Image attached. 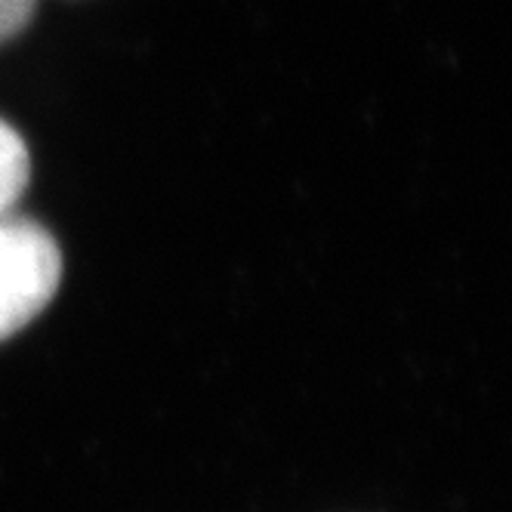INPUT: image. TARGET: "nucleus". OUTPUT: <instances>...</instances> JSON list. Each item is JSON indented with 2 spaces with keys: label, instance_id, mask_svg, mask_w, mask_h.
<instances>
[{
  "label": "nucleus",
  "instance_id": "3",
  "mask_svg": "<svg viewBox=\"0 0 512 512\" xmlns=\"http://www.w3.org/2000/svg\"><path fill=\"white\" fill-rule=\"evenodd\" d=\"M34 4L38 0H0V44L10 41L13 34H19L28 25Z\"/></svg>",
  "mask_w": 512,
  "mask_h": 512
},
{
  "label": "nucleus",
  "instance_id": "1",
  "mask_svg": "<svg viewBox=\"0 0 512 512\" xmlns=\"http://www.w3.org/2000/svg\"><path fill=\"white\" fill-rule=\"evenodd\" d=\"M62 278V253L53 235L28 219L0 216V340L38 318Z\"/></svg>",
  "mask_w": 512,
  "mask_h": 512
},
{
  "label": "nucleus",
  "instance_id": "2",
  "mask_svg": "<svg viewBox=\"0 0 512 512\" xmlns=\"http://www.w3.org/2000/svg\"><path fill=\"white\" fill-rule=\"evenodd\" d=\"M28 173L31 161L22 136L10 124L0 121V216L22 198L28 186Z\"/></svg>",
  "mask_w": 512,
  "mask_h": 512
}]
</instances>
